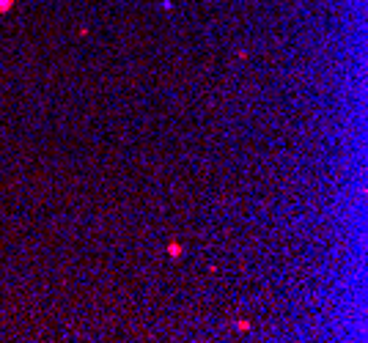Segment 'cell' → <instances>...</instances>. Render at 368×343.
<instances>
[{"instance_id": "1", "label": "cell", "mask_w": 368, "mask_h": 343, "mask_svg": "<svg viewBox=\"0 0 368 343\" xmlns=\"http://www.w3.org/2000/svg\"><path fill=\"white\" fill-rule=\"evenodd\" d=\"M11 3H14V0H0V11H8V8H11Z\"/></svg>"}]
</instances>
